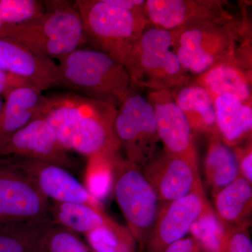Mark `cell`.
Listing matches in <instances>:
<instances>
[{
    "mask_svg": "<svg viewBox=\"0 0 252 252\" xmlns=\"http://www.w3.org/2000/svg\"><path fill=\"white\" fill-rule=\"evenodd\" d=\"M44 118L66 150L89 158L119 152L112 104L64 91L45 94Z\"/></svg>",
    "mask_w": 252,
    "mask_h": 252,
    "instance_id": "6da1fadb",
    "label": "cell"
},
{
    "mask_svg": "<svg viewBox=\"0 0 252 252\" xmlns=\"http://www.w3.org/2000/svg\"><path fill=\"white\" fill-rule=\"evenodd\" d=\"M245 8V7H244ZM170 32L172 47L184 69L198 76L235 56L252 57V30L247 12Z\"/></svg>",
    "mask_w": 252,
    "mask_h": 252,
    "instance_id": "7a4b0ae2",
    "label": "cell"
},
{
    "mask_svg": "<svg viewBox=\"0 0 252 252\" xmlns=\"http://www.w3.org/2000/svg\"><path fill=\"white\" fill-rule=\"evenodd\" d=\"M56 88L119 107L132 90L124 64L94 49L79 48L59 59Z\"/></svg>",
    "mask_w": 252,
    "mask_h": 252,
    "instance_id": "3957f363",
    "label": "cell"
},
{
    "mask_svg": "<svg viewBox=\"0 0 252 252\" xmlns=\"http://www.w3.org/2000/svg\"><path fill=\"white\" fill-rule=\"evenodd\" d=\"M45 14L32 22L7 25L4 38H9L32 52L59 60L87 44L82 18L74 1H44Z\"/></svg>",
    "mask_w": 252,
    "mask_h": 252,
    "instance_id": "277c9868",
    "label": "cell"
},
{
    "mask_svg": "<svg viewBox=\"0 0 252 252\" xmlns=\"http://www.w3.org/2000/svg\"><path fill=\"white\" fill-rule=\"evenodd\" d=\"M74 2L82 18L87 44L122 64L151 26L147 15L124 9L111 0Z\"/></svg>",
    "mask_w": 252,
    "mask_h": 252,
    "instance_id": "5b68a950",
    "label": "cell"
},
{
    "mask_svg": "<svg viewBox=\"0 0 252 252\" xmlns=\"http://www.w3.org/2000/svg\"><path fill=\"white\" fill-rule=\"evenodd\" d=\"M135 90L173 91L191 81L172 47L170 32L149 26L124 64Z\"/></svg>",
    "mask_w": 252,
    "mask_h": 252,
    "instance_id": "8992f818",
    "label": "cell"
},
{
    "mask_svg": "<svg viewBox=\"0 0 252 252\" xmlns=\"http://www.w3.org/2000/svg\"><path fill=\"white\" fill-rule=\"evenodd\" d=\"M111 165L116 200L139 251L144 252L162 203L140 167L119 152L111 157Z\"/></svg>",
    "mask_w": 252,
    "mask_h": 252,
    "instance_id": "52a82bcc",
    "label": "cell"
},
{
    "mask_svg": "<svg viewBox=\"0 0 252 252\" xmlns=\"http://www.w3.org/2000/svg\"><path fill=\"white\" fill-rule=\"evenodd\" d=\"M114 132L129 161L142 167L156 152L160 142L155 113L148 99L132 89L117 108Z\"/></svg>",
    "mask_w": 252,
    "mask_h": 252,
    "instance_id": "ba28073f",
    "label": "cell"
},
{
    "mask_svg": "<svg viewBox=\"0 0 252 252\" xmlns=\"http://www.w3.org/2000/svg\"><path fill=\"white\" fill-rule=\"evenodd\" d=\"M49 203L9 158H0V223L50 217Z\"/></svg>",
    "mask_w": 252,
    "mask_h": 252,
    "instance_id": "9c48e42d",
    "label": "cell"
},
{
    "mask_svg": "<svg viewBox=\"0 0 252 252\" xmlns=\"http://www.w3.org/2000/svg\"><path fill=\"white\" fill-rule=\"evenodd\" d=\"M141 168L162 203L194 193L205 195L198 168L183 158L157 151Z\"/></svg>",
    "mask_w": 252,
    "mask_h": 252,
    "instance_id": "30bf717a",
    "label": "cell"
},
{
    "mask_svg": "<svg viewBox=\"0 0 252 252\" xmlns=\"http://www.w3.org/2000/svg\"><path fill=\"white\" fill-rule=\"evenodd\" d=\"M8 158L13 166L26 176L49 201L99 206L98 200L67 169L35 159Z\"/></svg>",
    "mask_w": 252,
    "mask_h": 252,
    "instance_id": "8fae6325",
    "label": "cell"
},
{
    "mask_svg": "<svg viewBox=\"0 0 252 252\" xmlns=\"http://www.w3.org/2000/svg\"><path fill=\"white\" fill-rule=\"evenodd\" d=\"M147 99L155 113L158 135L163 144V150L183 158L198 168L193 132L172 91H152Z\"/></svg>",
    "mask_w": 252,
    "mask_h": 252,
    "instance_id": "7c38bea8",
    "label": "cell"
},
{
    "mask_svg": "<svg viewBox=\"0 0 252 252\" xmlns=\"http://www.w3.org/2000/svg\"><path fill=\"white\" fill-rule=\"evenodd\" d=\"M228 2L223 0H146L151 26L165 31H179L230 16Z\"/></svg>",
    "mask_w": 252,
    "mask_h": 252,
    "instance_id": "4fadbf2b",
    "label": "cell"
},
{
    "mask_svg": "<svg viewBox=\"0 0 252 252\" xmlns=\"http://www.w3.org/2000/svg\"><path fill=\"white\" fill-rule=\"evenodd\" d=\"M210 205L206 195L198 193L162 203L144 252H164L172 243L185 238Z\"/></svg>",
    "mask_w": 252,
    "mask_h": 252,
    "instance_id": "5bb4252c",
    "label": "cell"
},
{
    "mask_svg": "<svg viewBox=\"0 0 252 252\" xmlns=\"http://www.w3.org/2000/svg\"><path fill=\"white\" fill-rule=\"evenodd\" d=\"M21 157L74 167L73 159L44 118L39 116L0 147V158Z\"/></svg>",
    "mask_w": 252,
    "mask_h": 252,
    "instance_id": "9a60e30c",
    "label": "cell"
},
{
    "mask_svg": "<svg viewBox=\"0 0 252 252\" xmlns=\"http://www.w3.org/2000/svg\"><path fill=\"white\" fill-rule=\"evenodd\" d=\"M0 69L26 79L42 91L56 88L59 79V67L54 60L9 38L0 37Z\"/></svg>",
    "mask_w": 252,
    "mask_h": 252,
    "instance_id": "2e32d148",
    "label": "cell"
},
{
    "mask_svg": "<svg viewBox=\"0 0 252 252\" xmlns=\"http://www.w3.org/2000/svg\"><path fill=\"white\" fill-rule=\"evenodd\" d=\"M252 59L235 56L199 74L193 82L203 86L212 99L231 94L252 102Z\"/></svg>",
    "mask_w": 252,
    "mask_h": 252,
    "instance_id": "e0dca14e",
    "label": "cell"
},
{
    "mask_svg": "<svg viewBox=\"0 0 252 252\" xmlns=\"http://www.w3.org/2000/svg\"><path fill=\"white\" fill-rule=\"evenodd\" d=\"M45 101L43 91L34 86L19 88L8 94L0 111V147L41 115Z\"/></svg>",
    "mask_w": 252,
    "mask_h": 252,
    "instance_id": "ac0fdd59",
    "label": "cell"
},
{
    "mask_svg": "<svg viewBox=\"0 0 252 252\" xmlns=\"http://www.w3.org/2000/svg\"><path fill=\"white\" fill-rule=\"evenodd\" d=\"M213 101L217 132L223 142L234 148L252 139V102L231 94H220Z\"/></svg>",
    "mask_w": 252,
    "mask_h": 252,
    "instance_id": "d6986e66",
    "label": "cell"
},
{
    "mask_svg": "<svg viewBox=\"0 0 252 252\" xmlns=\"http://www.w3.org/2000/svg\"><path fill=\"white\" fill-rule=\"evenodd\" d=\"M212 195L215 214L227 228H250L252 223V184L238 177Z\"/></svg>",
    "mask_w": 252,
    "mask_h": 252,
    "instance_id": "ffe728a7",
    "label": "cell"
},
{
    "mask_svg": "<svg viewBox=\"0 0 252 252\" xmlns=\"http://www.w3.org/2000/svg\"><path fill=\"white\" fill-rule=\"evenodd\" d=\"M171 91L193 133L199 132L209 135L218 133L214 101L206 89L190 81L189 84Z\"/></svg>",
    "mask_w": 252,
    "mask_h": 252,
    "instance_id": "44dd1931",
    "label": "cell"
},
{
    "mask_svg": "<svg viewBox=\"0 0 252 252\" xmlns=\"http://www.w3.org/2000/svg\"><path fill=\"white\" fill-rule=\"evenodd\" d=\"M51 217L0 223V252H44Z\"/></svg>",
    "mask_w": 252,
    "mask_h": 252,
    "instance_id": "7402d4cb",
    "label": "cell"
},
{
    "mask_svg": "<svg viewBox=\"0 0 252 252\" xmlns=\"http://www.w3.org/2000/svg\"><path fill=\"white\" fill-rule=\"evenodd\" d=\"M49 216L55 225L86 235L112 220L99 205L50 202Z\"/></svg>",
    "mask_w": 252,
    "mask_h": 252,
    "instance_id": "603a6c76",
    "label": "cell"
},
{
    "mask_svg": "<svg viewBox=\"0 0 252 252\" xmlns=\"http://www.w3.org/2000/svg\"><path fill=\"white\" fill-rule=\"evenodd\" d=\"M204 170L207 184L212 189V193L224 188L240 177L233 149L220 140L218 133L210 135V144L204 161Z\"/></svg>",
    "mask_w": 252,
    "mask_h": 252,
    "instance_id": "cb8c5ba5",
    "label": "cell"
},
{
    "mask_svg": "<svg viewBox=\"0 0 252 252\" xmlns=\"http://www.w3.org/2000/svg\"><path fill=\"white\" fill-rule=\"evenodd\" d=\"M85 236L92 252H140L128 228L113 220Z\"/></svg>",
    "mask_w": 252,
    "mask_h": 252,
    "instance_id": "d4e9b609",
    "label": "cell"
},
{
    "mask_svg": "<svg viewBox=\"0 0 252 252\" xmlns=\"http://www.w3.org/2000/svg\"><path fill=\"white\" fill-rule=\"evenodd\" d=\"M228 228L210 205L192 225L189 233L206 252H223Z\"/></svg>",
    "mask_w": 252,
    "mask_h": 252,
    "instance_id": "484cf974",
    "label": "cell"
},
{
    "mask_svg": "<svg viewBox=\"0 0 252 252\" xmlns=\"http://www.w3.org/2000/svg\"><path fill=\"white\" fill-rule=\"evenodd\" d=\"M46 11L44 1L0 0V21L7 25H21L41 17Z\"/></svg>",
    "mask_w": 252,
    "mask_h": 252,
    "instance_id": "4316f807",
    "label": "cell"
},
{
    "mask_svg": "<svg viewBox=\"0 0 252 252\" xmlns=\"http://www.w3.org/2000/svg\"><path fill=\"white\" fill-rule=\"evenodd\" d=\"M113 154L99 155L89 158L88 184L86 187L97 200L105 197L112 189L111 157Z\"/></svg>",
    "mask_w": 252,
    "mask_h": 252,
    "instance_id": "83f0119b",
    "label": "cell"
},
{
    "mask_svg": "<svg viewBox=\"0 0 252 252\" xmlns=\"http://www.w3.org/2000/svg\"><path fill=\"white\" fill-rule=\"evenodd\" d=\"M44 252H92L77 233L53 224L44 239Z\"/></svg>",
    "mask_w": 252,
    "mask_h": 252,
    "instance_id": "f1b7e54d",
    "label": "cell"
},
{
    "mask_svg": "<svg viewBox=\"0 0 252 252\" xmlns=\"http://www.w3.org/2000/svg\"><path fill=\"white\" fill-rule=\"evenodd\" d=\"M223 252H252V240L249 228H228Z\"/></svg>",
    "mask_w": 252,
    "mask_h": 252,
    "instance_id": "f546056e",
    "label": "cell"
},
{
    "mask_svg": "<svg viewBox=\"0 0 252 252\" xmlns=\"http://www.w3.org/2000/svg\"><path fill=\"white\" fill-rule=\"evenodd\" d=\"M252 139L247 141L245 145L233 148L238 162L240 177L252 184Z\"/></svg>",
    "mask_w": 252,
    "mask_h": 252,
    "instance_id": "4dcf8cb0",
    "label": "cell"
},
{
    "mask_svg": "<svg viewBox=\"0 0 252 252\" xmlns=\"http://www.w3.org/2000/svg\"><path fill=\"white\" fill-rule=\"evenodd\" d=\"M24 86H34L22 77L0 69V97L6 98L12 91Z\"/></svg>",
    "mask_w": 252,
    "mask_h": 252,
    "instance_id": "1f68e13d",
    "label": "cell"
},
{
    "mask_svg": "<svg viewBox=\"0 0 252 252\" xmlns=\"http://www.w3.org/2000/svg\"><path fill=\"white\" fill-rule=\"evenodd\" d=\"M164 252H206L193 238L187 237L172 243Z\"/></svg>",
    "mask_w": 252,
    "mask_h": 252,
    "instance_id": "d6a6232c",
    "label": "cell"
},
{
    "mask_svg": "<svg viewBox=\"0 0 252 252\" xmlns=\"http://www.w3.org/2000/svg\"><path fill=\"white\" fill-rule=\"evenodd\" d=\"M111 1L124 9L146 15V0H111Z\"/></svg>",
    "mask_w": 252,
    "mask_h": 252,
    "instance_id": "836d02e7",
    "label": "cell"
},
{
    "mask_svg": "<svg viewBox=\"0 0 252 252\" xmlns=\"http://www.w3.org/2000/svg\"><path fill=\"white\" fill-rule=\"evenodd\" d=\"M6 24L1 22L0 21V37H4L5 28H6Z\"/></svg>",
    "mask_w": 252,
    "mask_h": 252,
    "instance_id": "e575fe53",
    "label": "cell"
},
{
    "mask_svg": "<svg viewBox=\"0 0 252 252\" xmlns=\"http://www.w3.org/2000/svg\"><path fill=\"white\" fill-rule=\"evenodd\" d=\"M3 103H4V102H3L2 99L0 97V111H1V107H2Z\"/></svg>",
    "mask_w": 252,
    "mask_h": 252,
    "instance_id": "d590c367",
    "label": "cell"
}]
</instances>
